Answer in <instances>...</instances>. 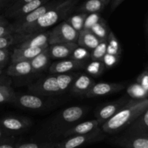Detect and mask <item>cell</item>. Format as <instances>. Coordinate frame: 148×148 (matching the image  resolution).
<instances>
[{
	"label": "cell",
	"instance_id": "8fae6325",
	"mask_svg": "<svg viewBox=\"0 0 148 148\" xmlns=\"http://www.w3.org/2000/svg\"><path fill=\"white\" fill-rule=\"evenodd\" d=\"M43 96L36 94H23L16 95V98L13 103L23 108L29 110H40L46 106V100L42 98Z\"/></svg>",
	"mask_w": 148,
	"mask_h": 148
},
{
	"label": "cell",
	"instance_id": "4316f807",
	"mask_svg": "<svg viewBox=\"0 0 148 148\" xmlns=\"http://www.w3.org/2000/svg\"><path fill=\"white\" fill-rule=\"evenodd\" d=\"M87 14H88L87 13L82 12L81 14H75V15H72L71 17H66L64 20L68 22L75 30L79 32L83 28L84 23H85Z\"/></svg>",
	"mask_w": 148,
	"mask_h": 148
},
{
	"label": "cell",
	"instance_id": "836d02e7",
	"mask_svg": "<svg viewBox=\"0 0 148 148\" xmlns=\"http://www.w3.org/2000/svg\"><path fill=\"white\" fill-rule=\"evenodd\" d=\"M15 42V36L13 34L7 35L0 37V49H7Z\"/></svg>",
	"mask_w": 148,
	"mask_h": 148
},
{
	"label": "cell",
	"instance_id": "f546056e",
	"mask_svg": "<svg viewBox=\"0 0 148 148\" xmlns=\"http://www.w3.org/2000/svg\"><path fill=\"white\" fill-rule=\"evenodd\" d=\"M105 67L103 61L92 60L90 63L87 65L86 70L90 75L93 76H99L102 75Z\"/></svg>",
	"mask_w": 148,
	"mask_h": 148
},
{
	"label": "cell",
	"instance_id": "cb8c5ba5",
	"mask_svg": "<svg viewBox=\"0 0 148 148\" xmlns=\"http://www.w3.org/2000/svg\"><path fill=\"white\" fill-rule=\"evenodd\" d=\"M106 53L114 55L120 58L121 49L118 39L112 31H109L107 37V51Z\"/></svg>",
	"mask_w": 148,
	"mask_h": 148
},
{
	"label": "cell",
	"instance_id": "ee69618b",
	"mask_svg": "<svg viewBox=\"0 0 148 148\" xmlns=\"http://www.w3.org/2000/svg\"><path fill=\"white\" fill-rule=\"evenodd\" d=\"M123 1L124 0H111V10L112 11L115 10L116 8L119 7Z\"/></svg>",
	"mask_w": 148,
	"mask_h": 148
},
{
	"label": "cell",
	"instance_id": "4fadbf2b",
	"mask_svg": "<svg viewBox=\"0 0 148 148\" xmlns=\"http://www.w3.org/2000/svg\"><path fill=\"white\" fill-rule=\"evenodd\" d=\"M78 46L77 43L68 42V43H56L48 46V51L51 59H64L71 56L73 51Z\"/></svg>",
	"mask_w": 148,
	"mask_h": 148
},
{
	"label": "cell",
	"instance_id": "f6af8a7d",
	"mask_svg": "<svg viewBox=\"0 0 148 148\" xmlns=\"http://www.w3.org/2000/svg\"><path fill=\"white\" fill-rule=\"evenodd\" d=\"M7 133L0 127V139L3 138V137H7Z\"/></svg>",
	"mask_w": 148,
	"mask_h": 148
},
{
	"label": "cell",
	"instance_id": "2e32d148",
	"mask_svg": "<svg viewBox=\"0 0 148 148\" xmlns=\"http://www.w3.org/2000/svg\"><path fill=\"white\" fill-rule=\"evenodd\" d=\"M47 47H26L14 49L12 53L10 56L11 62L18 61H30L38 53L43 51Z\"/></svg>",
	"mask_w": 148,
	"mask_h": 148
},
{
	"label": "cell",
	"instance_id": "d590c367",
	"mask_svg": "<svg viewBox=\"0 0 148 148\" xmlns=\"http://www.w3.org/2000/svg\"><path fill=\"white\" fill-rule=\"evenodd\" d=\"M119 58L117 57V56L106 53L105 54V56H103V58L102 61L103 62L105 66L110 68L115 66L117 62H119Z\"/></svg>",
	"mask_w": 148,
	"mask_h": 148
},
{
	"label": "cell",
	"instance_id": "bcb514c9",
	"mask_svg": "<svg viewBox=\"0 0 148 148\" xmlns=\"http://www.w3.org/2000/svg\"><path fill=\"white\" fill-rule=\"evenodd\" d=\"M146 32H147V34L148 36V18H147V23H146Z\"/></svg>",
	"mask_w": 148,
	"mask_h": 148
},
{
	"label": "cell",
	"instance_id": "8d00e7d4",
	"mask_svg": "<svg viewBox=\"0 0 148 148\" xmlns=\"http://www.w3.org/2000/svg\"><path fill=\"white\" fill-rule=\"evenodd\" d=\"M10 59V53L8 49H0V69H4Z\"/></svg>",
	"mask_w": 148,
	"mask_h": 148
},
{
	"label": "cell",
	"instance_id": "d6986e66",
	"mask_svg": "<svg viewBox=\"0 0 148 148\" xmlns=\"http://www.w3.org/2000/svg\"><path fill=\"white\" fill-rule=\"evenodd\" d=\"M101 40L90 29H82L79 32L77 44L87 49L92 50L95 49Z\"/></svg>",
	"mask_w": 148,
	"mask_h": 148
},
{
	"label": "cell",
	"instance_id": "ab89813d",
	"mask_svg": "<svg viewBox=\"0 0 148 148\" xmlns=\"http://www.w3.org/2000/svg\"><path fill=\"white\" fill-rule=\"evenodd\" d=\"M141 119L137 121V124L135 125L137 126V128L143 127L145 128L148 129V108L141 115Z\"/></svg>",
	"mask_w": 148,
	"mask_h": 148
},
{
	"label": "cell",
	"instance_id": "484cf974",
	"mask_svg": "<svg viewBox=\"0 0 148 148\" xmlns=\"http://www.w3.org/2000/svg\"><path fill=\"white\" fill-rule=\"evenodd\" d=\"M90 30L101 40L107 39L108 33H109L108 27L107 26L106 21L103 18L100 19L99 21L94 24Z\"/></svg>",
	"mask_w": 148,
	"mask_h": 148
},
{
	"label": "cell",
	"instance_id": "277c9868",
	"mask_svg": "<svg viewBox=\"0 0 148 148\" xmlns=\"http://www.w3.org/2000/svg\"><path fill=\"white\" fill-rule=\"evenodd\" d=\"M77 76L74 74H52L30 85L28 90L32 93L43 97L59 95L70 88Z\"/></svg>",
	"mask_w": 148,
	"mask_h": 148
},
{
	"label": "cell",
	"instance_id": "7402d4cb",
	"mask_svg": "<svg viewBox=\"0 0 148 148\" xmlns=\"http://www.w3.org/2000/svg\"><path fill=\"white\" fill-rule=\"evenodd\" d=\"M111 2V0H86L78 8L80 12H101Z\"/></svg>",
	"mask_w": 148,
	"mask_h": 148
},
{
	"label": "cell",
	"instance_id": "44dd1931",
	"mask_svg": "<svg viewBox=\"0 0 148 148\" xmlns=\"http://www.w3.org/2000/svg\"><path fill=\"white\" fill-rule=\"evenodd\" d=\"M50 59L51 57L49 56L47 47L37 56L30 59V62L33 69V73L41 72L46 69L50 63Z\"/></svg>",
	"mask_w": 148,
	"mask_h": 148
},
{
	"label": "cell",
	"instance_id": "3957f363",
	"mask_svg": "<svg viewBox=\"0 0 148 148\" xmlns=\"http://www.w3.org/2000/svg\"><path fill=\"white\" fill-rule=\"evenodd\" d=\"M79 0H62L56 5L48 10L38 20L25 29L21 34H28L42 31L54 25L59 21L64 20L75 8Z\"/></svg>",
	"mask_w": 148,
	"mask_h": 148
},
{
	"label": "cell",
	"instance_id": "6da1fadb",
	"mask_svg": "<svg viewBox=\"0 0 148 148\" xmlns=\"http://www.w3.org/2000/svg\"><path fill=\"white\" fill-rule=\"evenodd\" d=\"M147 108L148 99L129 101L101 125V130L107 134L119 132L137 119Z\"/></svg>",
	"mask_w": 148,
	"mask_h": 148
},
{
	"label": "cell",
	"instance_id": "b9f144b4",
	"mask_svg": "<svg viewBox=\"0 0 148 148\" xmlns=\"http://www.w3.org/2000/svg\"><path fill=\"white\" fill-rule=\"evenodd\" d=\"M14 1L15 0H0V11L4 9H7Z\"/></svg>",
	"mask_w": 148,
	"mask_h": 148
},
{
	"label": "cell",
	"instance_id": "7a4b0ae2",
	"mask_svg": "<svg viewBox=\"0 0 148 148\" xmlns=\"http://www.w3.org/2000/svg\"><path fill=\"white\" fill-rule=\"evenodd\" d=\"M88 108L85 106H71L65 108L59 114L51 119L49 123L46 124L44 130L41 132L48 139L56 138L62 136L66 130L70 128L75 123L82 119L86 115Z\"/></svg>",
	"mask_w": 148,
	"mask_h": 148
},
{
	"label": "cell",
	"instance_id": "7c38bea8",
	"mask_svg": "<svg viewBox=\"0 0 148 148\" xmlns=\"http://www.w3.org/2000/svg\"><path fill=\"white\" fill-rule=\"evenodd\" d=\"M86 66V61H79L74 59H64L52 64L49 67L51 74L67 73L77 69H81Z\"/></svg>",
	"mask_w": 148,
	"mask_h": 148
},
{
	"label": "cell",
	"instance_id": "e0dca14e",
	"mask_svg": "<svg viewBox=\"0 0 148 148\" xmlns=\"http://www.w3.org/2000/svg\"><path fill=\"white\" fill-rule=\"evenodd\" d=\"M99 126L100 124L97 119L90 120V121L79 123V124H75L70 128L68 129L67 130H66L62 134V137L66 138L69 136L75 135V134H86V133L90 132L95 130V129L99 127Z\"/></svg>",
	"mask_w": 148,
	"mask_h": 148
},
{
	"label": "cell",
	"instance_id": "83f0119b",
	"mask_svg": "<svg viewBox=\"0 0 148 148\" xmlns=\"http://www.w3.org/2000/svg\"><path fill=\"white\" fill-rule=\"evenodd\" d=\"M107 51V39L101 40L98 46L92 50L90 58L92 60L102 61L103 58L106 53Z\"/></svg>",
	"mask_w": 148,
	"mask_h": 148
},
{
	"label": "cell",
	"instance_id": "7bdbcfd3",
	"mask_svg": "<svg viewBox=\"0 0 148 148\" xmlns=\"http://www.w3.org/2000/svg\"><path fill=\"white\" fill-rule=\"evenodd\" d=\"M11 79L7 77V76L0 75V85H11Z\"/></svg>",
	"mask_w": 148,
	"mask_h": 148
},
{
	"label": "cell",
	"instance_id": "52a82bcc",
	"mask_svg": "<svg viewBox=\"0 0 148 148\" xmlns=\"http://www.w3.org/2000/svg\"><path fill=\"white\" fill-rule=\"evenodd\" d=\"M61 1L62 0H53V1L50 0L49 1L45 3L44 4L40 6L37 9L32 11L31 12L22 16L19 18L14 19L15 20L12 24L15 29V33L21 34L25 29L37 21L40 16L43 15L45 12H46L48 10L56 5Z\"/></svg>",
	"mask_w": 148,
	"mask_h": 148
},
{
	"label": "cell",
	"instance_id": "4dcf8cb0",
	"mask_svg": "<svg viewBox=\"0 0 148 148\" xmlns=\"http://www.w3.org/2000/svg\"><path fill=\"white\" fill-rule=\"evenodd\" d=\"M69 58L76 60L86 61L87 59L90 58V53L87 50V49L78 45L77 47L73 51Z\"/></svg>",
	"mask_w": 148,
	"mask_h": 148
},
{
	"label": "cell",
	"instance_id": "7dc6e473",
	"mask_svg": "<svg viewBox=\"0 0 148 148\" xmlns=\"http://www.w3.org/2000/svg\"><path fill=\"white\" fill-rule=\"evenodd\" d=\"M2 74V69H0V75H1Z\"/></svg>",
	"mask_w": 148,
	"mask_h": 148
},
{
	"label": "cell",
	"instance_id": "8992f818",
	"mask_svg": "<svg viewBox=\"0 0 148 148\" xmlns=\"http://www.w3.org/2000/svg\"><path fill=\"white\" fill-rule=\"evenodd\" d=\"M79 31L75 30L66 20L62 22L49 32V44L75 42L77 43Z\"/></svg>",
	"mask_w": 148,
	"mask_h": 148
},
{
	"label": "cell",
	"instance_id": "ba28073f",
	"mask_svg": "<svg viewBox=\"0 0 148 148\" xmlns=\"http://www.w3.org/2000/svg\"><path fill=\"white\" fill-rule=\"evenodd\" d=\"M15 42L17 48L26 47H48L49 32H34L28 34L15 33Z\"/></svg>",
	"mask_w": 148,
	"mask_h": 148
},
{
	"label": "cell",
	"instance_id": "5bb4252c",
	"mask_svg": "<svg viewBox=\"0 0 148 148\" xmlns=\"http://www.w3.org/2000/svg\"><path fill=\"white\" fill-rule=\"evenodd\" d=\"M127 103L126 98H121L119 101L107 104L99 108L95 114V116H96L97 121H98L100 125L101 126L105 121L113 116Z\"/></svg>",
	"mask_w": 148,
	"mask_h": 148
},
{
	"label": "cell",
	"instance_id": "e575fe53",
	"mask_svg": "<svg viewBox=\"0 0 148 148\" xmlns=\"http://www.w3.org/2000/svg\"><path fill=\"white\" fill-rule=\"evenodd\" d=\"M17 142L12 137H4L0 139V148H16Z\"/></svg>",
	"mask_w": 148,
	"mask_h": 148
},
{
	"label": "cell",
	"instance_id": "d6a6232c",
	"mask_svg": "<svg viewBox=\"0 0 148 148\" xmlns=\"http://www.w3.org/2000/svg\"><path fill=\"white\" fill-rule=\"evenodd\" d=\"M101 18V17L98 12L89 13V14H87L82 29H90L91 27L97 22L99 21Z\"/></svg>",
	"mask_w": 148,
	"mask_h": 148
},
{
	"label": "cell",
	"instance_id": "60d3db41",
	"mask_svg": "<svg viewBox=\"0 0 148 148\" xmlns=\"http://www.w3.org/2000/svg\"><path fill=\"white\" fill-rule=\"evenodd\" d=\"M140 85H142L143 88L146 90H148V74H143L139 79Z\"/></svg>",
	"mask_w": 148,
	"mask_h": 148
},
{
	"label": "cell",
	"instance_id": "603a6c76",
	"mask_svg": "<svg viewBox=\"0 0 148 148\" xmlns=\"http://www.w3.org/2000/svg\"><path fill=\"white\" fill-rule=\"evenodd\" d=\"M113 143L116 145L124 147L148 148V139L144 137H138L135 139L121 137V138L113 140Z\"/></svg>",
	"mask_w": 148,
	"mask_h": 148
},
{
	"label": "cell",
	"instance_id": "ac0fdd59",
	"mask_svg": "<svg viewBox=\"0 0 148 148\" xmlns=\"http://www.w3.org/2000/svg\"><path fill=\"white\" fill-rule=\"evenodd\" d=\"M7 75L10 77H20L28 75L33 73L30 61H18L11 62L7 69Z\"/></svg>",
	"mask_w": 148,
	"mask_h": 148
},
{
	"label": "cell",
	"instance_id": "f1b7e54d",
	"mask_svg": "<svg viewBox=\"0 0 148 148\" xmlns=\"http://www.w3.org/2000/svg\"><path fill=\"white\" fill-rule=\"evenodd\" d=\"M55 143L53 142H28V143H17L16 148H55Z\"/></svg>",
	"mask_w": 148,
	"mask_h": 148
},
{
	"label": "cell",
	"instance_id": "ffe728a7",
	"mask_svg": "<svg viewBox=\"0 0 148 148\" xmlns=\"http://www.w3.org/2000/svg\"><path fill=\"white\" fill-rule=\"evenodd\" d=\"M50 0H33V1L27 3V4H25L24 5L21 6V7H19L17 10H14V11H12L8 13H4V16L10 17V18H19L22 16L25 15V14L31 12L32 11L37 9L38 7L43 5L45 3L48 2Z\"/></svg>",
	"mask_w": 148,
	"mask_h": 148
},
{
	"label": "cell",
	"instance_id": "9a60e30c",
	"mask_svg": "<svg viewBox=\"0 0 148 148\" xmlns=\"http://www.w3.org/2000/svg\"><path fill=\"white\" fill-rule=\"evenodd\" d=\"M94 83L93 79L88 75L84 74L77 75L70 86L71 92L78 96H85Z\"/></svg>",
	"mask_w": 148,
	"mask_h": 148
},
{
	"label": "cell",
	"instance_id": "30bf717a",
	"mask_svg": "<svg viewBox=\"0 0 148 148\" xmlns=\"http://www.w3.org/2000/svg\"><path fill=\"white\" fill-rule=\"evenodd\" d=\"M125 88L124 85L121 83H111V82H99L94 83L85 95L88 98L105 96L110 94L121 91Z\"/></svg>",
	"mask_w": 148,
	"mask_h": 148
},
{
	"label": "cell",
	"instance_id": "1f68e13d",
	"mask_svg": "<svg viewBox=\"0 0 148 148\" xmlns=\"http://www.w3.org/2000/svg\"><path fill=\"white\" fill-rule=\"evenodd\" d=\"M128 94L131 95L132 97L134 98H140V97H143L145 95L147 90H145L144 88L140 85V84H135L132 85L128 88Z\"/></svg>",
	"mask_w": 148,
	"mask_h": 148
},
{
	"label": "cell",
	"instance_id": "f35d334b",
	"mask_svg": "<svg viewBox=\"0 0 148 148\" xmlns=\"http://www.w3.org/2000/svg\"><path fill=\"white\" fill-rule=\"evenodd\" d=\"M32 1H33V0H15L11 5H10L6 9L5 12L4 13H8L12 11H14V10H17L19 7H21V6L24 5L25 4H27V3Z\"/></svg>",
	"mask_w": 148,
	"mask_h": 148
},
{
	"label": "cell",
	"instance_id": "d4e9b609",
	"mask_svg": "<svg viewBox=\"0 0 148 148\" xmlns=\"http://www.w3.org/2000/svg\"><path fill=\"white\" fill-rule=\"evenodd\" d=\"M16 95L11 85H0V103H13Z\"/></svg>",
	"mask_w": 148,
	"mask_h": 148
},
{
	"label": "cell",
	"instance_id": "9c48e42d",
	"mask_svg": "<svg viewBox=\"0 0 148 148\" xmlns=\"http://www.w3.org/2000/svg\"><path fill=\"white\" fill-rule=\"evenodd\" d=\"M33 124L28 118L23 116H7L0 119V127L6 132H21Z\"/></svg>",
	"mask_w": 148,
	"mask_h": 148
},
{
	"label": "cell",
	"instance_id": "74e56055",
	"mask_svg": "<svg viewBox=\"0 0 148 148\" xmlns=\"http://www.w3.org/2000/svg\"><path fill=\"white\" fill-rule=\"evenodd\" d=\"M15 33V29H14L13 24L10 23H6V24L0 25V37L10 34H14Z\"/></svg>",
	"mask_w": 148,
	"mask_h": 148
},
{
	"label": "cell",
	"instance_id": "5b68a950",
	"mask_svg": "<svg viewBox=\"0 0 148 148\" xmlns=\"http://www.w3.org/2000/svg\"><path fill=\"white\" fill-rule=\"evenodd\" d=\"M106 138L105 132L98 127L90 132L82 134H75L66 137L59 143H55V148H76L86 145L92 144L104 140Z\"/></svg>",
	"mask_w": 148,
	"mask_h": 148
}]
</instances>
